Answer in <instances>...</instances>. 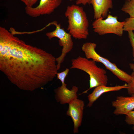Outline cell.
<instances>
[{
	"mask_svg": "<svg viewBox=\"0 0 134 134\" xmlns=\"http://www.w3.org/2000/svg\"><path fill=\"white\" fill-rule=\"evenodd\" d=\"M66 112L67 115L71 118L74 124V134L77 133L82 124L84 103L82 100L77 98L68 104Z\"/></svg>",
	"mask_w": 134,
	"mask_h": 134,
	"instance_id": "obj_8",
	"label": "cell"
},
{
	"mask_svg": "<svg viewBox=\"0 0 134 134\" xmlns=\"http://www.w3.org/2000/svg\"><path fill=\"white\" fill-rule=\"evenodd\" d=\"M69 1H75L76 4L77 5L82 4L83 5H85L88 4H90V2L91 0H69Z\"/></svg>",
	"mask_w": 134,
	"mask_h": 134,
	"instance_id": "obj_20",
	"label": "cell"
},
{
	"mask_svg": "<svg viewBox=\"0 0 134 134\" xmlns=\"http://www.w3.org/2000/svg\"><path fill=\"white\" fill-rule=\"evenodd\" d=\"M96 44L93 42H86L83 44L81 49L86 58L102 63L119 79L127 83H130L132 79L131 75L118 68L115 64L99 54L96 50Z\"/></svg>",
	"mask_w": 134,
	"mask_h": 134,
	"instance_id": "obj_4",
	"label": "cell"
},
{
	"mask_svg": "<svg viewBox=\"0 0 134 134\" xmlns=\"http://www.w3.org/2000/svg\"><path fill=\"white\" fill-rule=\"evenodd\" d=\"M66 83L63 84L55 89L54 92L55 98L57 101L62 104H69L75 99L77 98L78 87L73 86L71 90L67 87Z\"/></svg>",
	"mask_w": 134,
	"mask_h": 134,
	"instance_id": "obj_9",
	"label": "cell"
},
{
	"mask_svg": "<svg viewBox=\"0 0 134 134\" xmlns=\"http://www.w3.org/2000/svg\"><path fill=\"white\" fill-rule=\"evenodd\" d=\"M132 79L130 82L127 83V89L128 94L131 96L134 94V71H133L131 74Z\"/></svg>",
	"mask_w": 134,
	"mask_h": 134,
	"instance_id": "obj_16",
	"label": "cell"
},
{
	"mask_svg": "<svg viewBox=\"0 0 134 134\" xmlns=\"http://www.w3.org/2000/svg\"><path fill=\"white\" fill-rule=\"evenodd\" d=\"M112 105L115 108L113 113L114 114L126 115L134 109V97L118 96L112 102Z\"/></svg>",
	"mask_w": 134,
	"mask_h": 134,
	"instance_id": "obj_10",
	"label": "cell"
},
{
	"mask_svg": "<svg viewBox=\"0 0 134 134\" xmlns=\"http://www.w3.org/2000/svg\"><path fill=\"white\" fill-rule=\"evenodd\" d=\"M71 69H76L83 71L89 75V87L80 95L87 93L92 89L100 85H107L108 78L106 70L98 67L96 62L86 57L79 56L72 59Z\"/></svg>",
	"mask_w": 134,
	"mask_h": 134,
	"instance_id": "obj_3",
	"label": "cell"
},
{
	"mask_svg": "<svg viewBox=\"0 0 134 134\" xmlns=\"http://www.w3.org/2000/svg\"><path fill=\"white\" fill-rule=\"evenodd\" d=\"M127 84H125L121 85H116L109 87L107 85H100L95 87L93 91L88 96V102L87 106L91 107L94 102L103 94L106 92L117 91L123 89H127Z\"/></svg>",
	"mask_w": 134,
	"mask_h": 134,
	"instance_id": "obj_11",
	"label": "cell"
},
{
	"mask_svg": "<svg viewBox=\"0 0 134 134\" xmlns=\"http://www.w3.org/2000/svg\"><path fill=\"white\" fill-rule=\"evenodd\" d=\"M125 121L128 124L133 125L132 129L134 130V111H131L126 115Z\"/></svg>",
	"mask_w": 134,
	"mask_h": 134,
	"instance_id": "obj_15",
	"label": "cell"
},
{
	"mask_svg": "<svg viewBox=\"0 0 134 134\" xmlns=\"http://www.w3.org/2000/svg\"><path fill=\"white\" fill-rule=\"evenodd\" d=\"M131 96H133L134 97V94L133 95H132Z\"/></svg>",
	"mask_w": 134,
	"mask_h": 134,
	"instance_id": "obj_22",
	"label": "cell"
},
{
	"mask_svg": "<svg viewBox=\"0 0 134 134\" xmlns=\"http://www.w3.org/2000/svg\"><path fill=\"white\" fill-rule=\"evenodd\" d=\"M125 21L124 31L127 32L130 31H134V17L127 18Z\"/></svg>",
	"mask_w": 134,
	"mask_h": 134,
	"instance_id": "obj_14",
	"label": "cell"
},
{
	"mask_svg": "<svg viewBox=\"0 0 134 134\" xmlns=\"http://www.w3.org/2000/svg\"><path fill=\"white\" fill-rule=\"evenodd\" d=\"M56 58L0 27V70L20 89L33 90L52 81L58 73Z\"/></svg>",
	"mask_w": 134,
	"mask_h": 134,
	"instance_id": "obj_1",
	"label": "cell"
},
{
	"mask_svg": "<svg viewBox=\"0 0 134 134\" xmlns=\"http://www.w3.org/2000/svg\"><path fill=\"white\" fill-rule=\"evenodd\" d=\"M128 32V37L132 47V56L134 62V33L132 31H129Z\"/></svg>",
	"mask_w": 134,
	"mask_h": 134,
	"instance_id": "obj_18",
	"label": "cell"
},
{
	"mask_svg": "<svg viewBox=\"0 0 134 134\" xmlns=\"http://www.w3.org/2000/svg\"><path fill=\"white\" fill-rule=\"evenodd\" d=\"M121 10L129 14L130 17H134V0H127Z\"/></svg>",
	"mask_w": 134,
	"mask_h": 134,
	"instance_id": "obj_13",
	"label": "cell"
},
{
	"mask_svg": "<svg viewBox=\"0 0 134 134\" xmlns=\"http://www.w3.org/2000/svg\"><path fill=\"white\" fill-rule=\"evenodd\" d=\"M65 15L68 20L67 30L72 37L86 39L89 35V22L83 8L76 4L68 6Z\"/></svg>",
	"mask_w": 134,
	"mask_h": 134,
	"instance_id": "obj_2",
	"label": "cell"
},
{
	"mask_svg": "<svg viewBox=\"0 0 134 134\" xmlns=\"http://www.w3.org/2000/svg\"><path fill=\"white\" fill-rule=\"evenodd\" d=\"M129 66L130 69L133 71H134V63H130L129 64Z\"/></svg>",
	"mask_w": 134,
	"mask_h": 134,
	"instance_id": "obj_21",
	"label": "cell"
},
{
	"mask_svg": "<svg viewBox=\"0 0 134 134\" xmlns=\"http://www.w3.org/2000/svg\"><path fill=\"white\" fill-rule=\"evenodd\" d=\"M23 2L26 5V6L33 7L38 0H19Z\"/></svg>",
	"mask_w": 134,
	"mask_h": 134,
	"instance_id": "obj_19",
	"label": "cell"
},
{
	"mask_svg": "<svg viewBox=\"0 0 134 134\" xmlns=\"http://www.w3.org/2000/svg\"><path fill=\"white\" fill-rule=\"evenodd\" d=\"M104 20L102 18L95 19L92 24L94 32L100 35L112 34L122 36L125 21L120 22L117 16L110 14Z\"/></svg>",
	"mask_w": 134,
	"mask_h": 134,
	"instance_id": "obj_6",
	"label": "cell"
},
{
	"mask_svg": "<svg viewBox=\"0 0 134 134\" xmlns=\"http://www.w3.org/2000/svg\"><path fill=\"white\" fill-rule=\"evenodd\" d=\"M52 23L55 26V29L52 32L47 33L46 35L50 40L54 37L59 38V45L62 47L61 54L56 58L57 69L58 70L61 67V64L64 61L67 54L72 49L74 43L71 34L61 28L60 24H58L55 21L53 22Z\"/></svg>",
	"mask_w": 134,
	"mask_h": 134,
	"instance_id": "obj_5",
	"label": "cell"
},
{
	"mask_svg": "<svg viewBox=\"0 0 134 134\" xmlns=\"http://www.w3.org/2000/svg\"><path fill=\"white\" fill-rule=\"evenodd\" d=\"M95 19L107 17L109 10L113 7L112 0H91Z\"/></svg>",
	"mask_w": 134,
	"mask_h": 134,
	"instance_id": "obj_12",
	"label": "cell"
},
{
	"mask_svg": "<svg viewBox=\"0 0 134 134\" xmlns=\"http://www.w3.org/2000/svg\"><path fill=\"white\" fill-rule=\"evenodd\" d=\"M62 1V0H40L36 7L26 6L25 12L27 15L34 18L49 15L60 5Z\"/></svg>",
	"mask_w": 134,
	"mask_h": 134,
	"instance_id": "obj_7",
	"label": "cell"
},
{
	"mask_svg": "<svg viewBox=\"0 0 134 134\" xmlns=\"http://www.w3.org/2000/svg\"><path fill=\"white\" fill-rule=\"evenodd\" d=\"M69 71V69L66 68L64 70L60 72H58L57 74V78L61 82L62 84H65V80Z\"/></svg>",
	"mask_w": 134,
	"mask_h": 134,
	"instance_id": "obj_17",
	"label": "cell"
}]
</instances>
